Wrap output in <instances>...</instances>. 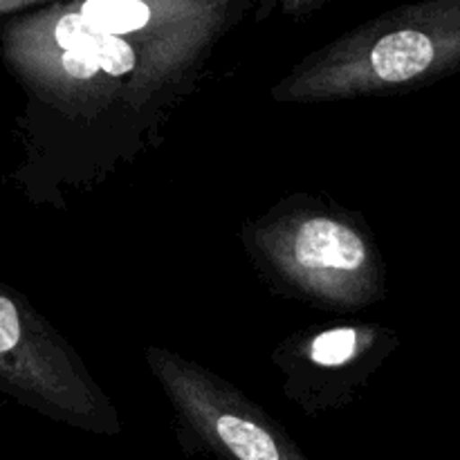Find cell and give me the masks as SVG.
<instances>
[{"mask_svg":"<svg viewBox=\"0 0 460 460\" xmlns=\"http://www.w3.org/2000/svg\"><path fill=\"white\" fill-rule=\"evenodd\" d=\"M295 256L305 268H328L353 272L367 259L364 243L353 229L328 218H313L299 229Z\"/></svg>","mask_w":460,"mask_h":460,"instance_id":"obj_1","label":"cell"},{"mask_svg":"<svg viewBox=\"0 0 460 460\" xmlns=\"http://www.w3.org/2000/svg\"><path fill=\"white\" fill-rule=\"evenodd\" d=\"M81 16L97 36H119L142 30L151 9L139 0H90L81 7Z\"/></svg>","mask_w":460,"mask_h":460,"instance_id":"obj_3","label":"cell"},{"mask_svg":"<svg viewBox=\"0 0 460 460\" xmlns=\"http://www.w3.org/2000/svg\"><path fill=\"white\" fill-rule=\"evenodd\" d=\"M355 346H358V335L350 328H337V331H328L319 335L313 341V362L322 364V367H340V364L349 362L355 355Z\"/></svg>","mask_w":460,"mask_h":460,"instance_id":"obj_5","label":"cell"},{"mask_svg":"<svg viewBox=\"0 0 460 460\" xmlns=\"http://www.w3.org/2000/svg\"><path fill=\"white\" fill-rule=\"evenodd\" d=\"M436 58V45L429 34L402 30L385 36L371 54L373 67L385 81H409L429 70Z\"/></svg>","mask_w":460,"mask_h":460,"instance_id":"obj_2","label":"cell"},{"mask_svg":"<svg viewBox=\"0 0 460 460\" xmlns=\"http://www.w3.org/2000/svg\"><path fill=\"white\" fill-rule=\"evenodd\" d=\"M52 39L58 49L67 52V49L93 45L99 36L90 30V25L85 22V18L81 16L79 12V13H63V16L54 22Z\"/></svg>","mask_w":460,"mask_h":460,"instance_id":"obj_6","label":"cell"},{"mask_svg":"<svg viewBox=\"0 0 460 460\" xmlns=\"http://www.w3.org/2000/svg\"><path fill=\"white\" fill-rule=\"evenodd\" d=\"M97 57L103 72L112 76L126 75L133 70L135 54L133 48L119 36H99L97 39Z\"/></svg>","mask_w":460,"mask_h":460,"instance_id":"obj_7","label":"cell"},{"mask_svg":"<svg viewBox=\"0 0 460 460\" xmlns=\"http://www.w3.org/2000/svg\"><path fill=\"white\" fill-rule=\"evenodd\" d=\"M61 67L72 79H93L102 70L97 57V40L93 45H85V48L67 49V52L61 49Z\"/></svg>","mask_w":460,"mask_h":460,"instance_id":"obj_8","label":"cell"},{"mask_svg":"<svg viewBox=\"0 0 460 460\" xmlns=\"http://www.w3.org/2000/svg\"><path fill=\"white\" fill-rule=\"evenodd\" d=\"M216 434L238 460H283L272 436L254 422L236 416H223L216 422Z\"/></svg>","mask_w":460,"mask_h":460,"instance_id":"obj_4","label":"cell"}]
</instances>
